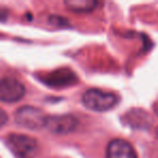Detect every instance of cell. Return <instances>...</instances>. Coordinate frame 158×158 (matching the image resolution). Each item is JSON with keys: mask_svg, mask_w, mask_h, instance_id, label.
Here are the masks:
<instances>
[{"mask_svg": "<svg viewBox=\"0 0 158 158\" xmlns=\"http://www.w3.org/2000/svg\"><path fill=\"white\" fill-rule=\"evenodd\" d=\"M118 102L114 93L100 89H89L82 95V103L87 108L94 112H105L113 108Z\"/></svg>", "mask_w": 158, "mask_h": 158, "instance_id": "cell-1", "label": "cell"}, {"mask_svg": "<svg viewBox=\"0 0 158 158\" xmlns=\"http://www.w3.org/2000/svg\"><path fill=\"white\" fill-rule=\"evenodd\" d=\"M47 117L41 110L34 106H22L14 114L19 125L31 130H40L46 127Z\"/></svg>", "mask_w": 158, "mask_h": 158, "instance_id": "cell-2", "label": "cell"}, {"mask_svg": "<svg viewBox=\"0 0 158 158\" xmlns=\"http://www.w3.org/2000/svg\"><path fill=\"white\" fill-rule=\"evenodd\" d=\"M7 143L18 158H34L38 151L37 141L24 134H10L7 138Z\"/></svg>", "mask_w": 158, "mask_h": 158, "instance_id": "cell-3", "label": "cell"}, {"mask_svg": "<svg viewBox=\"0 0 158 158\" xmlns=\"http://www.w3.org/2000/svg\"><path fill=\"white\" fill-rule=\"evenodd\" d=\"M25 95V87L14 78H0V101L15 103Z\"/></svg>", "mask_w": 158, "mask_h": 158, "instance_id": "cell-4", "label": "cell"}, {"mask_svg": "<svg viewBox=\"0 0 158 158\" xmlns=\"http://www.w3.org/2000/svg\"><path fill=\"white\" fill-rule=\"evenodd\" d=\"M78 121L72 115H61V116H48L46 127L50 132L60 134H66L73 132L77 128Z\"/></svg>", "mask_w": 158, "mask_h": 158, "instance_id": "cell-5", "label": "cell"}, {"mask_svg": "<svg viewBox=\"0 0 158 158\" xmlns=\"http://www.w3.org/2000/svg\"><path fill=\"white\" fill-rule=\"evenodd\" d=\"M106 158H138L133 146L123 139L112 140L106 148Z\"/></svg>", "mask_w": 158, "mask_h": 158, "instance_id": "cell-6", "label": "cell"}, {"mask_svg": "<svg viewBox=\"0 0 158 158\" xmlns=\"http://www.w3.org/2000/svg\"><path fill=\"white\" fill-rule=\"evenodd\" d=\"M65 6L70 11L85 13L93 11L98 6V2L93 0H68L65 1Z\"/></svg>", "mask_w": 158, "mask_h": 158, "instance_id": "cell-7", "label": "cell"}, {"mask_svg": "<svg viewBox=\"0 0 158 158\" xmlns=\"http://www.w3.org/2000/svg\"><path fill=\"white\" fill-rule=\"evenodd\" d=\"M75 80H76V77L69 70H59L50 75L48 84L52 86H66L74 82Z\"/></svg>", "mask_w": 158, "mask_h": 158, "instance_id": "cell-8", "label": "cell"}, {"mask_svg": "<svg viewBox=\"0 0 158 158\" xmlns=\"http://www.w3.org/2000/svg\"><path fill=\"white\" fill-rule=\"evenodd\" d=\"M8 120V116L6 114V112L2 110V108H0V126L5 125Z\"/></svg>", "mask_w": 158, "mask_h": 158, "instance_id": "cell-9", "label": "cell"}, {"mask_svg": "<svg viewBox=\"0 0 158 158\" xmlns=\"http://www.w3.org/2000/svg\"><path fill=\"white\" fill-rule=\"evenodd\" d=\"M7 15H8L7 11H5V10H2V9H0V21L6 20V19H7Z\"/></svg>", "mask_w": 158, "mask_h": 158, "instance_id": "cell-10", "label": "cell"}, {"mask_svg": "<svg viewBox=\"0 0 158 158\" xmlns=\"http://www.w3.org/2000/svg\"><path fill=\"white\" fill-rule=\"evenodd\" d=\"M154 112H155V114L158 116V103H156L155 105H154Z\"/></svg>", "mask_w": 158, "mask_h": 158, "instance_id": "cell-11", "label": "cell"}, {"mask_svg": "<svg viewBox=\"0 0 158 158\" xmlns=\"http://www.w3.org/2000/svg\"><path fill=\"white\" fill-rule=\"evenodd\" d=\"M155 135H156V138L158 139V128H157V129L155 130Z\"/></svg>", "mask_w": 158, "mask_h": 158, "instance_id": "cell-12", "label": "cell"}]
</instances>
